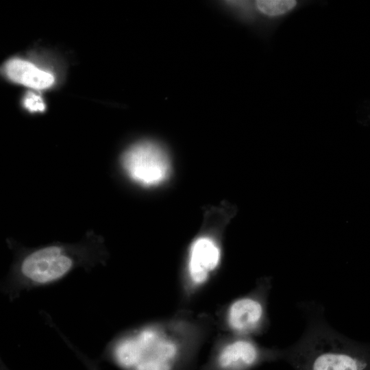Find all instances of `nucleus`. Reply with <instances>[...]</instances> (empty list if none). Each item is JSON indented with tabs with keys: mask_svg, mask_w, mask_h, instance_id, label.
I'll return each mask as SVG.
<instances>
[{
	"mask_svg": "<svg viewBox=\"0 0 370 370\" xmlns=\"http://www.w3.org/2000/svg\"><path fill=\"white\" fill-rule=\"evenodd\" d=\"M98 242L77 245L53 243L34 249H18L1 291L10 301L24 293L59 283L75 269L88 271L97 262L105 263L106 253Z\"/></svg>",
	"mask_w": 370,
	"mask_h": 370,
	"instance_id": "obj_1",
	"label": "nucleus"
},
{
	"mask_svg": "<svg viewBox=\"0 0 370 370\" xmlns=\"http://www.w3.org/2000/svg\"><path fill=\"white\" fill-rule=\"evenodd\" d=\"M306 320L299 338L282 349V360L294 370H365L367 362L358 356L348 340L325 318L315 301L298 304Z\"/></svg>",
	"mask_w": 370,
	"mask_h": 370,
	"instance_id": "obj_2",
	"label": "nucleus"
},
{
	"mask_svg": "<svg viewBox=\"0 0 370 370\" xmlns=\"http://www.w3.org/2000/svg\"><path fill=\"white\" fill-rule=\"evenodd\" d=\"M101 358L121 370H181L186 356L161 327L148 323L115 335Z\"/></svg>",
	"mask_w": 370,
	"mask_h": 370,
	"instance_id": "obj_3",
	"label": "nucleus"
},
{
	"mask_svg": "<svg viewBox=\"0 0 370 370\" xmlns=\"http://www.w3.org/2000/svg\"><path fill=\"white\" fill-rule=\"evenodd\" d=\"M122 164L130 179L144 186L161 184L170 171L166 153L151 142H141L130 147L122 157Z\"/></svg>",
	"mask_w": 370,
	"mask_h": 370,
	"instance_id": "obj_4",
	"label": "nucleus"
},
{
	"mask_svg": "<svg viewBox=\"0 0 370 370\" xmlns=\"http://www.w3.org/2000/svg\"><path fill=\"white\" fill-rule=\"evenodd\" d=\"M271 283H260L256 291L231 303L227 312L229 328L238 336H247L262 331L267 325V297Z\"/></svg>",
	"mask_w": 370,
	"mask_h": 370,
	"instance_id": "obj_5",
	"label": "nucleus"
},
{
	"mask_svg": "<svg viewBox=\"0 0 370 370\" xmlns=\"http://www.w3.org/2000/svg\"><path fill=\"white\" fill-rule=\"evenodd\" d=\"M282 349L265 348L247 336L225 343L216 354L210 370H251L264 362L280 360Z\"/></svg>",
	"mask_w": 370,
	"mask_h": 370,
	"instance_id": "obj_6",
	"label": "nucleus"
},
{
	"mask_svg": "<svg viewBox=\"0 0 370 370\" xmlns=\"http://www.w3.org/2000/svg\"><path fill=\"white\" fill-rule=\"evenodd\" d=\"M220 260V248L212 238H197L189 250L187 272L190 284L195 287L204 284L217 268Z\"/></svg>",
	"mask_w": 370,
	"mask_h": 370,
	"instance_id": "obj_7",
	"label": "nucleus"
},
{
	"mask_svg": "<svg viewBox=\"0 0 370 370\" xmlns=\"http://www.w3.org/2000/svg\"><path fill=\"white\" fill-rule=\"evenodd\" d=\"M3 70L12 81L34 89L49 88L54 82L53 76L51 73L21 59L8 60L4 64Z\"/></svg>",
	"mask_w": 370,
	"mask_h": 370,
	"instance_id": "obj_8",
	"label": "nucleus"
},
{
	"mask_svg": "<svg viewBox=\"0 0 370 370\" xmlns=\"http://www.w3.org/2000/svg\"><path fill=\"white\" fill-rule=\"evenodd\" d=\"M254 5L263 16L270 19L280 20L295 11L300 3L295 0H258Z\"/></svg>",
	"mask_w": 370,
	"mask_h": 370,
	"instance_id": "obj_9",
	"label": "nucleus"
},
{
	"mask_svg": "<svg viewBox=\"0 0 370 370\" xmlns=\"http://www.w3.org/2000/svg\"><path fill=\"white\" fill-rule=\"evenodd\" d=\"M61 339L64 342L66 346L74 352L76 356L86 367L87 370H101L98 361L90 358L79 349V348H77L65 334L62 336Z\"/></svg>",
	"mask_w": 370,
	"mask_h": 370,
	"instance_id": "obj_10",
	"label": "nucleus"
},
{
	"mask_svg": "<svg viewBox=\"0 0 370 370\" xmlns=\"http://www.w3.org/2000/svg\"><path fill=\"white\" fill-rule=\"evenodd\" d=\"M23 102L24 107L31 112H42L45 109L41 97L33 92H28L25 95Z\"/></svg>",
	"mask_w": 370,
	"mask_h": 370,
	"instance_id": "obj_11",
	"label": "nucleus"
}]
</instances>
